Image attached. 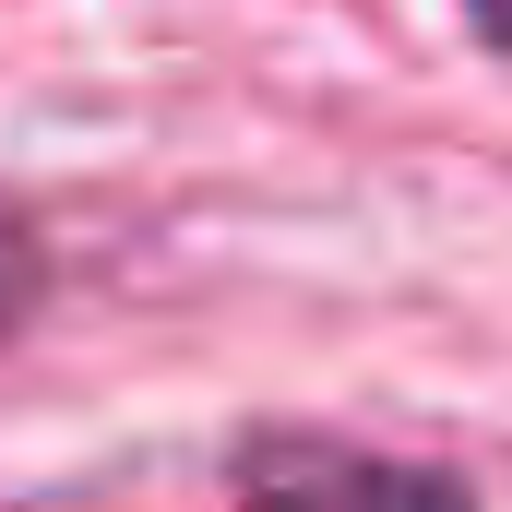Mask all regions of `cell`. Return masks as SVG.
<instances>
[{
  "label": "cell",
  "mask_w": 512,
  "mask_h": 512,
  "mask_svg": "<svg viewBox=\"0 0 512 512\" xmlns=\"http://www.w3.org/2000/svg\"><path fill=\"white\" fill-rule=\"evenodd\" d=\"M239 512H477L465 477L441 465H393V453H286L262 465Z\"/></svg>",
  "instance_id": "1"
},
{
  "label": "cell",
  "mask_w": 512,
  "mask_h": 512,
  "mask_svg": "<svg viewBox=\"0 0 512 512\" xmlns=\"http://www.w3.org/2000/svg\"><path fill=\"white\" fill-rule=\"evenodd\" d=\"M36 286H48V251H36V227H24V215H0V334L36 310Z\"/></svg>",
  "instance_id": "2"
},
{
  "label": "cell",
  "mask_w": 512,
  "mask_h": 512,
  "mask_svg": "<svg viewBox=\"0 0 512 512\" xmlns=\"http://www.w3.org/2000/svg\"><path fill=\"white\" fill-rule=\"evenodd\" d=\"M465 12L489 24V48H501V60H512V0H465Z\"/></svg>",
  "instance_id": "3"
}]
</instances>
